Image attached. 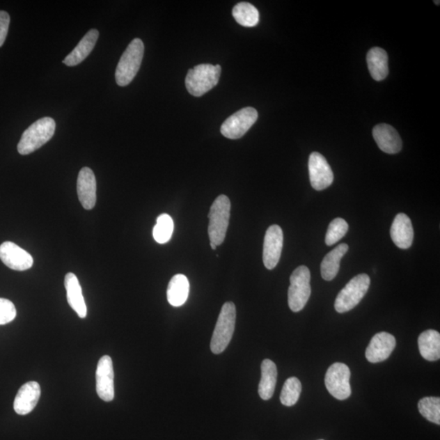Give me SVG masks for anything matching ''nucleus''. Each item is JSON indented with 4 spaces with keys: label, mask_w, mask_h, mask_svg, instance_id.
<instances>
[{
    "label": "nucleus",
    "mask_w": 440,
    "mask_h": 440,
    "mask_svg": "<svg viewBox=\"0 0 440 440\" xmlns=\"http://www.w3.org/2000/svg\"><path fill=\"white\" fill-rule=\"evenodd\" d=\"M231 203L226 195H220L210 207L208 234L210 242L220 246L224 242L230 219Z\"/></svg>",
    "instance_id": "4"
},
{
    "label": "nucleus",
    "mask_w": 440,
    "mask_h": 440,
    "mask_svg": "<svg viewBox=\"0 0 440 440\" xmlns=\"http://www.w3.org/2000/svg\"><path fill=\"white\" fill-rule=\"evenodd\" d=\"M348 228V223L345 219H334L329 223L327 235H325V244L329 246L334 245L346 235Z\"/></svg>",
    "instance_id": "30"
},
{
    "label": "nucleus",
    "mask_w": 440,
    "mask_h": 440,
    "mask_svg": "<svg viewBox=\"0 0 440 440\" xmlns=\"http://www.w3.org/2000/svg\"><path fill=\"white\" fill-rule=\"evenodd\" d=\"M56 122L54 118L45 117L39 119L23 132L17 145L19 154L28 155L39 150L54 136Z\"/></svg>",
    "instance_id": "1"
},
{
    "label": "nucleus",
    "mask_w": 440,
    "mask_h": 440,
    "mask_svg": "<svg viewBox=\"0 0 440 440\" xmlns=\"http://www.w3.org/2000/svg\"><path fill=\"white\" fill-rule=\"evenodd\" d=\"M79 202L86 210H92L97 203V180L92 169L84 167L77 180Z\"/></svg>",
    "instance_id": "15"
},
{
    "label": "nucleus",
    "mask_w": 440,
    "mask_h": 440,
    "mask_svg": "<svg viewBox=\"0 0 440 440\" xmlns=\"http://www.w3.org/2000/svg\"><path fill=\"white\" fill-rule=\"evenodd\" d=\"M320 440H323V439H320Z\"/></svg>",
    "instance_id": "35"
},
{
    "label": "nucleus",
    "mask_w": 440,
    "mask_h": 440,
    "mask_svg": "<svg viewBox=\"0 0 440 440\" xmlns=\"http://www.w3.org/2000/svg\"><path fill=\"white\" fill-rule=\"evenodd\" d=\"M233 16L236 22L242 26L253 27L260 22V13L250 3L242 2L233 9Z\"/></svg>",
    "instance_id": "26"
},
{
    "label": "nucleus",
    "mask_w": 440,
    "mask_h": 440,
    "mask_svg": "<svg viewBox=\"0 0 440 440\" xmlns=\"http://www.w3.org/2000/svg\"><path fill=\"white\" fill-rule=\"evenodd\" d=\"M351 371L345 363H334L325 375L324 384L330 395L339 400H347L352 394Z\"/></svg>",
    "instance_id": "8"
},
{
    "label": "nucleus",
    "mask_w": 440,
    "mask_h": 440,
    "mask_svg": "<svg viewBox=\"0 0 440 440\" xmlns=\"http://www.w3.org/2000/svg\"><path fill=\"white\" fill-rule=\"evenodd\" d=\"M41 395L40 386L36 382H29L19 389L14 400L13 408L19 415L32 412L37 406Z\"/></svg>",
    "instance_id": "16"
},
{
    "label": "nucleus",
    "mask_w": 440,
    "mask_h": 440,
    "mask_svg": "<svg viewBox=\"0 0 440 440\" xmlns=\"http://www.w3.org/2000/svg\"><path fill=\"white\" fill-rule=\"evenodd\" d=\"M167 300L173 307H180L187 301L189 294V281L184 275L172 277L167 287Z\"/></svg>",
    "instance_id": "23"
},
{
    "label": "nucleus",
    "mask_w": 440,
    "mask_h": 440,
    "mask_svg": "<svg viewBox=\"0 0 440 440\" xmlns=\"http://www.w3.org/2000/svg\"><path fill=\"white\" fill-rule=\"evenodd\" d=\"M395 346L396 340L392 334L386 332L375 334L366 351L368 361L376 363L387 360Z\"/></svg>",
    "instance_id": "14"
},
{
    "label": "nucleus",
    "mask_w": 440,
    "mask_h": 440,
    "mask_svg": "<svg viewBox=\"0 0 440 440\" xmlns=\"http://www.w3.org/2000/svg\"><path fill=\"white\" fill-rule=\"evenodd\" d=\"M174 231L173 219L169 214H162L157 219L152 235L157 243L165 244L171 240Z\"/></svg>",
    "instance_id": "28"
},
{
    "label": "nucleus",
    "mask_w": 440,
    "mask_h": 440,
    "mask_svg": "<svg viewBox=\"0 0 440 440\" xmlns=\"http://www.w3.org/2000/svg\"><path fill=\"white\" fill-rule=\"evenodd\" d=\"M277 380V369L274 361L266 359L261 365V380L259 394L261 399L269 400L274 394Z\"/></svg>",
    "instance_id": "25"
},
{
    "label": "nucleus",
    "mask_w": 440,
    "mask_h": 440,
    "mask_svg": "<svg viewBox=\"0 0 440 440\" xmlns=\"http://www.w3.org/2000/svg\"><path fill=\"white\" fill-rule=\"evenodd\" d=\"M98 38L99 31L95 29L86 33L79 45L65 57L64 63L68 66H75L83 62L93 50Z\"/></svg>",
    "instance_id": "20"
},
{
    "label": "nucleus",
    "mask_w": 440,
    "mask_h": 440,
    "mask_svg": "<svg viewBox=\"0 0 440 440\" xmlns=\"http://www.w3.org/2000/svg\"><path fill=\"white\" fill-rule=\"evenodd\" d=\"M434 3H435V4H438V6L439 4V1H434Z\"/></svg>",
    "instance_id": "34"
},
{
    "label": "nucleus",
    "mask_w": 440,
    "mask_h": 440,
    "mask_svg": "<svg viewBox=\"0 0 440 440\" xmlns=\"http://www.w3.org/2000/svg\"><path fill=\"white\" fill-rule=\"evenodd\" d=\"M237 311L232 302L224 304L214 329L210 349L214 354H221L230 343L235 329Z\"/></svg>",
    "instance_id": "5"
},
{
    "label": "nucleus",
    "mask_w": 440,
    "mask_h": 440,
    "mask_svg": "<svg viewBox=\"0 0 440 440\" xmlns=\"http://www.w3.org/2000/svg\"><path fill=\"white\" fill-rule=\"evenodd\" d=\"M348 249V245L343 243L324 256L320 265V272L324 280L329 281L336 278L340 269V261Z\"/></svg>",
    "instance_id": "21"
},
{
    "label": "nucleus",
    "mask_w": 440,
    "mask_h": 440,
    "mask_svg": "<svg viewBox=\"0 0 440 440\" xmlns=\"http://www.w3.org/2000/svg\"><path fill=\"white\" fill-rule=\"evenodd\" d=\"M9 24H10V17L6 11H0V47H2L6 42Z\"/></svg>",
    "instance_id": "32"
},
{
    "label": "nucleus",
    "mask_w": 440,
    "mask_h": 440,
    "mask_svg": "<svg viewBox=\"0 0 440 440\" xmlns=\"http://www.w3.org/2000/svg\"><path fill=\"white\" fill-rule=\"evenodd\" d=\"M145 45L141 39L133 40L119 61L116 79L118 86L125 87L135 79L142 63Z\"/></svg>",
    "instance_id": "3"
},
{
    "label": "nucleus",
    "mask_w": 440,
    "mask_h": 440,
    "mask_svg": "<svg viewBox=\"0 0 440 440\" xmlns=\"http://www.w3.org/2000/svg\"><path fill=\"white\" fill-rule=\"evenodd\" d=\"M17 317L15 306L10 300L0 298V325L13 322Z\"/></svg>",
    "instance_id": "31"
},
{
    "label": "nucleus",
    "mask_w": 440,
    "mask_h": 440,
    "mask_svg": "<svg viewBox=\"0 0 440 440\" xmlns=\"http://www.w3.org/2000/svg\"><path fill=\"white\" fill-rule=\"evenodd\" d=\"M283 232L280 226H272L265 234L262 261L267 269H274L281 259L283 247Z\"/></svg>",
    "instance_id": "11"
},
{
    "label": "nucleus",
    "mask_w": 440,
    "mask_h": 440,
    "mask_svg": "<svg viewBox=\"0 0 440 440\" xmlns=\"http://www.w3.org/2000/svg\"><path fill=\"white\" fill-rule=\"evenodd\" d=\"M0 260L9 269L15 271H26L33 266L32 256L15 243L6 242L0 246Z\"/></svg>",
    "instance_id": "13"
},
{
    "label": "nucleus",
    "mask_w": 440,
    "mask_h": 440,
    "mask_svg": "<svg viewBox=\"0 0 440 440\" xmlns=\"http://www.w3.org/2000/svg\"><path fill=\"white\" fill-rule=\"evenodd\" d=\"M301 391H302V384L300 381L297 377H290L285 381L281 391L280 397L281 404L288 407L294 405L299 399Z\"/></svg>",
    "instance_id": "27"
},
{
    "label": "nucleus",
    "mask_w": 440,
    "mask_h": 440,
    "mask_svg": "<svg viewBox=\"0 0 440 440\" xmlns=\"http://www.w3.org/2000/svg\"><path fill=\"white\" fill-rule=\"evenodd\" d=\"M95 380L100 398L105 402L112 401L114 398V371L112 359L110 356H104L100 359L95 372Z\"/></svg>",
    "instance_id": "12"
},
{
    "label": "nucleus",
    "mask_w": 440,
    "mask_h": 440,
    "mask_svg": "<svg viewBox=\"0 0 440 440\" xmlns=\"http://www.w3.org/2000/svg\"><path fill=\"white\" fill-rule=\"evenodd\" d=\"M311 184L317 191L329 187L333 182V173L325 157L320 152L311 154L308 161Z\"/></svg>",
    "instance_id": "10"
},
{
    "label": "nucleus",
    "mask_w": 440,
    "mask_h": 440,
    "mask_svg": "<svg viewBox=\"0 0 440 440\" xmlns=\"http://www.w3.org/2000/svg\"><path fill=\"white\" fill-rule=\"evenodd\" d=\"M421 414L429 422L440 425V399L439 397H425L418 403Z\"/></svg>",
    "instance_id": "29"
},
{
    "label": "nucleus",
    "mask_w": 440,
    "mask_h": 440,
    "mask_svg": "<svg viewBox=\"0 0 440 440\" xmlns=\"http://www.w3.org/2000/svg\"><path fill=\"white\" fill-rule=\"evenodd\" d=\"M367 64L372 78L382 81L389 74L388 56L381 47H372L367 54Z\"/></svg>",
    "instance_id": "22"
},
{
    "label": "nucleus",
    "mask_w": 440,
    "mask_h": 440,
    "mask_svg": "<svg viewBox=\"0 0 440 440\" xmlns=\"http://www.w3.org/2000/svg\"><path fill=\"white\" fill-rule=\"evenodd\" d=\"M372 136L382 151L388 155L398 154L402 150V140L399 133L388 124L382 123L375 127Z\"/></svg>",
    "instance_id": "17"
},
{
    "label": "nucleus",
    "mask_w": 440,
    "mask_h": 440,
    "mask_svg": "<svg viewBox=\"0 0 440 440\" xmlns=\"http://www.w3.org/2000/svg\"><path fill=\"white\" fill-rule=\"evenodd\" d=\"M310 281L311 272L306 266L298 267L292 274L288 290V304L292 312H300L308 302L312 293Z\"/></svg>",
    "instance_id": "7"
},
{
    "label": "nucleus",
    "mask_w": 440,
    "mask_h": 440,
    "mask_svg": "<svg viewBox=\"0 0 440 440\" xmlns=\"http://www.w3.org/2000/svg\"><path fill=\"white\" fill-rule=\"evenodd\" d=\"M258 119V112L252 107L243 108L226 119L222 124V135L231 140L242 138L250 130Z\"/></svg>",
    "instance_id": "9"
},
{
    "label": "nucleus",
    "mask_w": 440,
    "mask_h": 440,
    "mask_svg": "<svg viewBox=\"0 0 440 440\" xmlns=\"http://www.w3.org/2000/svg\"><path fill=\"white\" fill-rule=\"evenodd\" d=\"M391 237L395 245L403 250L412 246L414 232L412 222L407 214L400 213L396 215L391 224Z\"/></svg>",
    "instance_id": "18"
},
{
    "label": "nucleus",
    "mask_w": 440,
    "mask_h": 440,
    "mask_svg": "<svg viewBox=\"0 0 440 440\" xmlns=\"http://www.w3.org/2000/svg\"><path fill=\"white\" fill-rule=\"evenodd\" d=\"M65 288L67 294V302L71 308L78 314L80 318L87 317V306L83 295L79 281L74 274L69 272L65 277Z\"/></svg>",
    "instance_id": "19"
},
{
    "label": "nucleus",
    "mask_w": 440,
    "mask_h": 440,
    "mask_svg": "<svg viewBox=\"0 0 440 440\" xmlns=\"http://www.w3.org/2000/svg\"><path fill=\"white\" fill-rule=\"evenodd\" d=\"M210 246H212V250H214H214H217V245H215V244H214V243H212V242H210Z\"/></svg>",
    "instance_id": "33"
},
{
    "label": "nucleus",
    "mask_w": 440,
    "mask_h": 440,
    "mask_svg": "<svg viewBox=\"0 0 440 440\" xmlns=\"http://www.w3.org/2000/svg\"><path fill=\"white\" fill-rule=\"evenodd\" d=\"M418 347L425 360L435 361L440 358V334L437 330L428 329L420 334Z\"/></svg>",
    "instance_id": "24"
},
{
    "label": "nucleus",
    "mask_w": 440,
    "mask_h": 440,
    "mask_svg": "<svg viewBox=\"0 0 440 440\" xmlns=\"http://www.w3.org/2000/svg\"><path fill=\"white\" fill-rule=\"evenodd\" d=\"M370 285V277L362 274L353 277L337 296L334 308L338 313H347L356 308L365 297Z\"/></svg>",
    "instance_id": "6"
},
{
    "label": "nucleus",
    "mask_w": 440,
    "mask_h": 440,
    "mask_svg": "<svg viewBox=\"0 0 440 440\" xmlns=\"http://www.w3.org/2000/svg\"><path fill=\"white\" fill-rule=\"evenodd\" d=\"M221 74V66L201 64L189 70L185 79L186 88L196 97L213 89L219 83Z\"/></svg>",
    "instance_id": "2"
}]
</instances>
